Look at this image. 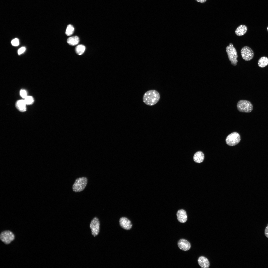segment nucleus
Returning a JSON list of instances; mask_svg holds the SVG:
<instances>
[{"mask_svg": "<svg viewBox=\"0 0 268 268\" xmlns=\"http://www.w3.org/2000/svg\"><path fill=\"white\" fill-rule=\"evenodd\" d=\"M90 227L92 235L96 236L99 233L100 229V222L99 219L97 217L94 218L91 221Z\"/></svg>", "mask_w": 268, "mask_h": 268, "instance_id": "0eeeda50", "label": "nucleus"}, {"mask_svg": "<svg viewBox=\"0 0 268 268\" xmlns=\"http://www.w3.org/2000/svg\"><path fill=\"white\" fill-rule=\"evenodd\" d=\"M11 43L12 44L13 46H18L19 44V40L18 38H15L12 40Z\"/></svg>", "mask_w": 268, "mask_h": 268, "instance_id": "4be33fe9", "label": "nucleus"}, {"mask_svg": "<svg viewBox=\"0 0 268 268\" xmlns=\"http://www.w3.org/2000/svg\"><path fill=\"white\" fill-rule=\"evenodd\" d=\"M119 223L120 226L122 228L126 230H130L132 226L131 221L125 217H122L120 219Z\"/></svg>", "mask_w": 268, "mask_h": 268, "instance_id": "1a4fd4ad", "label": "nucleus"}, {"mask_svg": "<svg viewBox=\"0 0 268 268\" xmlns=\"http://www.w3.org/2000/svg\"><path fill=\"white\" fill-rule=\"evenodd\" d=\"M160 99L159 93L155 90H151L146 92L144 94L143 100L146 104L152 106L156 104Z\"/></svg>", "mask_w": 268, "mask_h": 268, "instance_id": "f257e3e1", "label": "nucleus"}, {"mask_svg": "<svg viewBox=\"0 0 268 268\" xmlns=\"http://www.w3.org/2000/svg\"><path fill=\"white\" fill-rule=\"evenodd\" d=\"M26 104L24 100H19L16 102L15 106L17 110L20 112H24L26 111Z\"/></svg>", "mask_w": 268, "mask_h": 268, "instance_id": "f8f14e48", "label": "nucleus"}, {"mask_svg": "<svg viewBox=\"0 0 268 268\" xmlns=\"http://www.w3.org/2000/svg\"><path fill=\"white\" fill-rule=\"evenodd\" d=\"M79 39L77 36H74L68 38L67 42L69 45L74 46L77 45L79 42Z\"/></svg>", "mask_w": 268, "mask_h": 268, "instance_id": "dca6fc26", "label": "nucleus"}, {"mask_svg": "<svg viewBox=\"0 0 268 268\" xmlns=\"http://www.w3.org/2000/svg\"><path fill=\"white\" fill-rule=\"evenodd\" d=\"M20 94L21 97L24 98L27 96L26 91L24 89H22L20 90Z\"/></svg>", "mask_w": 268, "mask_h": 268, "instance_id": "412c9836", "label": "nucleus"}, {"mask_svg": "<svg viewBox=\"0 0 268 268\" xmlns=\"http://www.w3.org/2000/svg\"><path fill=\"white\" fill-rule=\"evenodd\" d=\"M88 179L86 177H82L76 179L72 186L73 191L75 192L83 190L86 186Z\"/></svg>", "mask_w": 268, "mask_h": 268, "instance_id": "f03ea898", "label": "nucleus"}, {"mask_svg": "<svg viewBox=\"0 0 268 268\" xmlns=\"http://www.w3.org/2000/svg\"><path fill=\"white\" fill-rule=\"evenodd\" d=\"M204 158V156L203 153L201 151H198L194 154L193 159L195 162L200 163L203 161Z\"/></svg>", "mask_w": 268, "mask_h": 268, "instance_id": "4468645a", "label": "nucleus"}, {"mask_svg": "<svg viewBox=\"0 0 268 268\" xmlns=\"http://www.w3.org/2000/svg\"><path fill=\"white\" fill-rule=\"evenodd\" d=\"M198 262L199 265L202 268H208L210 266V263L208 259L203 256L200 257L198 259Z\"/></svg>", "mask_w": 268, "mask_h": 268, "instance_id": "ddd939ff", "label": "nucleus"}, {"mask_svg": "<svg viewBox=\"0 0 268 268\" xmlns=\"http://www.w3.org/2000/svg\"><path fill=\"white\" fill-rule=\"evenodd\" d=\"M267 30L268 31V27L267 28Z\"/></svg>", "mask_w": 268, "mask_h": 268, "instance_id": "bb28decb", "label": "nucleus"}, {"mask_svg": "<svg viewBox=\"0 0 268 268\" xmlns=\"http://www.w3.org/2000/svg\"><path fill=\"white\" fill-rule=\"evenodd\" d=\"M264 234L266 237L268 238V224L265 229Z\"/></svg>", "mask_w": 268, "mask_h": 268, "instance_id": "b1692460", "label": "nucleus"}, {"mask_svg": "<svg viewBox=\"0 0 268 268\" xmlns=\"http://www.w3.org/2000/svg\"><path fill=\"white\" fill-rule=\"evenodd\" d=\"M177 218L180 222L184 223L187 220V215L186 211L183 209L178 210L176 213Z\"/></svg>", "mask_w": 268, "mask_h": 268, "instance_id": "9b49d317", "label": "nucleus"}, {"mask_svg": "<svg viewBox=\"0 0 268 268\" xmlns=\"http://www.w3.org/2000/svg\"><path fill=\"white\" fill-rule=\"evenodd\" d=\"M24 100L26 105H28L32 104L34 101V98L30 96L27 95L24 98Z\"/></svg>", "mask_w": 268, "mask_h": 268, "instance_id": "aec40b11", "label": "nucleus"}, {"mask_svg": "<svg viewBox=\"0 0 268 268\" xmlns=\"http://www.w3.org/2000/svg\"><path fill=\"white\" fill-rule=\"evenodd\" d=\"M178 246L181 250L186 251L189 250L191 248L190 243L187 240L181 239H180L178 242Z\"/></svg>", "mask_w": 268, "mask_h": 268, "instance_id": "9d476101", "label": "nucleus"}, {"mask_svg": "<svg viewBox=\"0 0 268 268\" xmlns=\"http://www.w3.org/2000/svg\"><path fill=\"white\" fill-rule=\"evenodd\" d=\"M15 238L14 234L9 230L4 231L0 234L1 240L6 244H10L14 239Z\"/></svg>", "mask_w": 268, "mask_h": 268, "instance_id": "423d86ee", "label": "nucleus"}, {"mask_svg": "<svg viewBox=\"0 0 268 268\" xmlns=\"http://www.w3.org/2000/svg\"><path fill=\"white\" fill-rule=\"evenodd\" d=\"M241 53L243 59L246 61L251 60L254 56L253 51L249 47L245 46L241 49Z\"/></svg>", "mask_w": 268, "mask_h": 268, "instance_id": "6e6552de", "label": "nucleus"}, {"mask_svg": "<svg viewBox=\"0 0 268 268\" xmlns=\"http://www.w3.org/2000/svg\"><path fill=\"white\" fill-rule=\"evenodd\" d=\"M26 48L24 47H22L19 48L18 51V53L19 55H20L23 53L25 50Z\"/></svg>", "mask_w": 268, "mask_h": 268, "instance_id": "5701e85b", "label": "nucleus"}, {"mask_svg": "<svg viewBox=\"0 0 268 268\" xmlns=\"http://www.w3.org/2000/svg\"><path fill=\"white\" fill-rule=\"evenodd\" d=\"M229 46H233V44H232L231 43H230V44H229Z\"/></svg>", "mask_w": 268, "mask_h": 268, "instance_id": "a878e982", "label": "nucleus"}, {"mask_svg": "<svg viewBox=\"0 0 268 268\" xmlns=\"http://www.w3.org/2000/svg\"><path fill=\"white\" fill-rule=\"evenodd\" d=\"M74 30V28L72 25L70 24L68 25L65 31L66 35L68 36H71L73 34Z\"/></svg>", "mask_w": 268, "mask_h": 268, "instance_id": "6ab92c4d", "label": "nucleus"}, {"mask_svg": "<svg viewBox=\"0 0 268 268\" xmlns=\"http://www.w3.org/2000/svg\"><path fill=\"white\" fill-rule=\"evenodd\" d=\"M226 51L229 60L231 62V64L234 66H236L238 62L237 58L238 56L235 48L233 46L229 45L226 47Z\"/></svg>", "mask_w": 268, "mask_h": 268, "instance_id": "20e7f679", "label": "nucleus"}, {"mask_svg": "<svg viewBox=\"0 0 268 268\" xmlns=\"http://www.w3.org/2000/svg\"><path fill=\"white\" fill-rule=\"evenodd\" d=\"M240 140L239 134L238 133L234 132L231 133L227 137L226 142L228 145L232 146L238 144Z\"/></svg>", "mask_w": 268, "mask_h": 268, "instance_id": "39448f33", "label": "nucleus"}, {"mask_svg": "<svg viewBox=\"0 0 268 268\" xmlns=\"http://www.w3.org/2000/svg\"><path fill=\"white\" fill-rule=\"evenodd\" d=\"M85 49V47L84 45L80 44L75 47V51L77 54L79 55H81L84 53Z\"/></svg>", "mask_w": 268, "mask_h": 268, "instance_id": "a211bd4d", "label": "nucleus"}, {"mask_svg": "<svg viewBox=\"0 0 268 268\" xmlns=\"http://www.w3.org/2000/svg\"><path fill=\"white\" fill-rule=\"evenodd\" d=\"M247 29V28L246 26L244 25H241L236 30L235 34L239 36L243 35L246 33Z\"/></svg>", "mask_w": 268, "mask_h": 268, "instance_id": "2eb2a0df", "label": "nucleus"}, {"mask_svg": "<svg viewBox=\"0 0 268 268\" xmlns=\"http://www.w3.org/2000/svg\"><path fill=\"white\" fill-rule=\"evenodd\" d=\"M197 2L201 3H203L205 2L207 0H195Z\"/></svg>", "mask_w": 268, "mask_h": 268, "instance_id": "393cba45", "label": "nucleus"}, {"mask_svg": "<svg viewBox=\"0 0 268 268\" xmlns=\"http://www.w3.org/2000/svg\"><path fill=\"white\" fill-rule=\"evenodd\" d=\"M268 64V58L265 57L260 58L258 61V66L260 67L263 68Z\"/></svg>", "mask_w": 268, "mask_h": 268, "instance_id": "f3484780", "label": "nucleus"}, {"mask_svg": "<svg viewBox=\"0 0 268 268\" xmlns=\"http://www.w3.org/2000/svg\"><path fill=\"white\" fill-rule=\"evenodd\" d=\"M237 108L240 112L249 113L252 111L253 106L249 101L246 100H241L237 102Z\"/></svg>", "mask_w": 268, "mask_h": 268, "instance_id": "7ed1b4c3", "label": "nucleus"}]
</instances>
